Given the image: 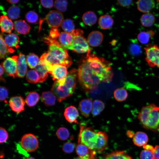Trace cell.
<instances>
[{
  "instance_id": "2e32d148",
  "label": "cell",
  "mask_w": 159,
  "mask_h": 159,
  "mask_svg": "<svg viewBox=\"0 0 159 159\" xmlns=\"http://www.w3.org/2000/svg\"><path fill=\"white\" fill-rule=\"evenodd\" d=\"M25 55L20 53L17 61L18 77L23 78L27 73V66Z\"/></svg>"
},
{
  "instance_id": "f546056e",
  "label": "cell",
  "mask_w": 159,
  "mask_h": 159,
  "mask_svg": "<svg viewBox=\"0 0 159 159\" xmlns=\"http://www.w3.org/2000/svg\"><path fill=\"white\" fill-rule=\"evenodd\" d=\"M35 70L39 77V82H43L47 79L48 76V70L45 65L39 62L35 68Z\"/></svg>"
},
{
  "instance_id": "ba28073f",
  "label": "cell",
  "mask_w": 159,
  "mask_h": 159,
  "mask_svg": "<svg viewBox=\"0 0 159 159\" xmlns=\"http://www.w3.org/2000/svg\"><path fill=\"white\" fill-rule=\"evenodd\" d=\"M20 144L26 152H32L37 149L39 146V142L35 135L29 133L23 136L21 139Z\"/></svg>"
},
{
  "instance_id": "f35d334b",
  "label": "cell",
  "mask_w": 159,
  "mask_h": 159,
  "mask_svg": "<svg viewBox=\"0 0 159 159\" xmlns=\"http://www.w3.org/2000/svg\"><path fill=\"white\" fill-rule=\"evenodd\" d=\"M20 9L18 6H13L10 7L7 10V14L11 19H17L20 16Z\"/></svg>"
},
{
  "instance_id": "30bf717a",
  "label": "cell",
  "mask_w": 159,
  "mask_h": 159,
  "mask_svg": "<svg viewBox=\"0 0 159 159\" xmlns=\"http://www.w3.org/2000/svg\"><path fill=\"white\" fill-rule=\"evenodd\" d=\"M76 151L79 157L81 158L86 159H96L95 157L96 152L82 143L79 135Z\"/></svg>"
},
{
  "instance_id": "d590c367",
  "label": "cell",
  "mask_w": 159,
  "mask_h": 159,
  "mask_svg": "<svg viewBox=\"0 0 159 159\" xmlns=\"http://www.w3.org/2000/svg\"><path fill=\"white\" fill-rule=\"evenodd\" d=\"M104 103L99 100H95L93 103L92 113L94 116L99 115L104 109Z\"/></svg>"
},
{
  "instance_id": "7c38bea8",
  "label": "cell",
  "mask_w": 159,
  "mask_h": 159,
  "mask_svg": "<svg viewBox=\"0 0 159 159\" xmlns=\"http://www.w3.org/2000/svg\"><path fill=\"white\" fill-rule=\"evenodd\" d=\"M66 67L60 65L51 66L49 69L48 73L52 76L54 80H59L64 79L68 73Z\"/></svg>"
},
{
  "instance_id": "680465c9",
  "label": "cell",
  "mask_w": 159,
  "mask_h": 159,
  "mask_svg": "<svg viewBox=\"0 0 159 159\" xmlns=\"http://www.w3.org/2000/svg\"><path fill=\"white\" fill-rule=\"evenodd\" d=\"M72 159H84V158H81L80 157H78L74 158Z\"/></svg>"
},
{
  "instance_id": "52a82bcc",
  "label": "cell",
  "mask_w": 159,
  "mask_h": 159,
  "mask_svg": "<svg viewBox=\"0 0 159 159\" xmlns=\"http://www.w3.org/2000/svg\"><path fill=\"white\" fill-rule=\"evenodd\" d=\"M145 60L151 67L157 66L159 68V47L157 45H149L144 48Z\"/></svg>"
},
{
  "instance_id": "7bdbcfd3",
  "label": "cell",
  "mask_w": 159,
  "mask_h": 159,
  "mask_svg": "<svg viewBox=\"0 0 159 159\" xmlns=\"http://www.w3.org/2000/svg\"><path fill=\"white\" fill-rule=\"evenodd\" d=\"M25 17L27 21L29 23H35L38 20V16L37 14L33 11H30L26 15Z\"/></svg>"
},
{
  "instance_id": "94428289",
  "label": "cell",
  "mask_w": 159,
  "mask_h": 159,
  "mask_svg": "<svg viewBox=\"0 0 159 159\" xmlns=\"http://www.w3.org/2000/svg\"><path fill=\"white\" fill-rule=\"evenodd\" d=\"M158 2V4H159V0H158L157 1Z\"/></svg>"
},
{
  "instance_id": "cb8c5ba5",
  "label": "cell",
  "mask_w": 159,
  "mask_h": 159,
  "mask_svg": "<svg viewBox=\"0 0 159 159\" xmlns=\"http://www.w3.org/2000/svg\"><path fill=\"white\" fill-rule=\"evenodd\" d=\"M14 28L18 33L25 34L29 32L30 27L25 21L19 20L14 22Z\"/></svg>"
},
{
  "instance_id": "4316f807",
  "label": "cell",
  "mask_w": 159,
  "mask_h": 159,
  "mask_svg": "<svg viewBox=\"0 0 159 159\" xmlns=\"http://www.w3.org/2000/svg\"><path fill=\"white\" fill-rule=\"evenodd\" d=\"M113 20L108 15H104L101 16L99 19L98 24L102 29H106L111 28L113 24Z\"/></svg>"
},
{
  "instance_id": "db71d44e",
  "label": "cell",
  "mask_w": 159,
  "mask_h": 159,
  "mask_svg": "<svg viewBox=\"0 0 159 159\" xmlns=\"http://www.w3.org/2000/svg\"><path fill=\"white\" fill-rule=\"evenodd\" d=\"M143 148L144 149L150 151L152 152L154 147L151 145L146 144L143 146Z\"/></svg>"
},
{
  "instance_id": "7a4b0ae2",
  "label": "cell",
  "mask_w": 159,
  "mask_h": 159,
  "mask_svg": "<svg viewBox=\"0 0 159 159\" xmlns=\"http://www.w3.org/2000/svg\"><path fill=\"white\" fill-rule=\"evenodd\" d=\"M77 76L78 71L72 69L68 72L64 79L54 82L51 90L59 102L73 94L75 90Z\"/></svg>"
},
{
  "instance_id": "ee69618b",
  "label": "cell",
  "mask_w": 159,
  "mask_h": 159,
  "mask_svg": "<svg viewBox=\"0 0 159 159\" xmlns=\"http://www.w3.org/2000/svg\"><path fill=\"white\" fill-rule=\"evenodd\" d=\"M76 147L75 144L71 142H67L63 145L62 150L66 153H70L73 151Z\"/></svg>"
},
{
  "instance_id": "5b68a950",
  "label": "cell",
  "mask_w": 159,
  "mask_h": 159,
  "mask_svg": "<svg viewBox=\"0 0 159 159\" xmlns=\"http://www.w3.org/2000/svg\"><path fill=\"white\" fill-rule=\"evenodd\" d=\"M74 39L72 50L78 53H90L91 48L87 41L83 37V31L80 29L75 30L72 33Z\"/></svg>"
},
{
  "instance_id": "5bb4252c",
  "label": "cell",
  "mask_w": 159,
  "mask_h": 159,
  "mask_svg": "<svg viewBox=\"0 0 159 159\" xmlns=\"http://www.w3.org/2000/svg\"><path fill=\"white\" fill-rule=\"evenodd\" d=\"M97 135V140L94 150L96 152L100 153L107 148L108 136L106 133L102 131L98 132Z\"/></svg>"
},
{
  "instance_id": "74e56055",
  "label": "cell",
  "mask_w": 159,
  "mask_h": 159,
  "mask_svg": "<svg viewBox=\"0 0 159 159\" xmlns=\"http://www.w3.org/2000/svg\"><path fill=\"white\" fill-rule=\"evenodd\" d=\"M61 26L65 32L72 33L75 30L74 24L73 21L69 19H67L64 20Z\"/></svg>"
},
{
  "instance_id": "ac0fdd59",
  "label": "cell",
  "mask_w": 159,
  "mask_h": 159,
  "mask_svg": "<svg viewBox=\"0 0 159 159\" xmlns=\"http://www.w3.org/2000/svg\"><path fill=\"white\" fill-rule=\"evenodd\" d=\"M136 4L138 9L144 13L150 12L155 6V2L153 0H140L137 1Z\"/></svg>"
},
{
  "instance_id": "6da1fadb",
  "label": "cell",
  "mask_w": 159,
  "mask_h": 159,
  "mask_svg": "<svg viewBox=\"0 0 159 159\" xmlns=\"http://www.w3.org/2000/svg\"><path fill=\"white\" fill-rule=\"evenodd\" d=\"M113 73L111 63L102 58L88 53L80 65L78 78L82 87L89 91L100 83L112 80Z\"/></svg>"
},
{
  "instance_id": "8992f818",
  "label": "cell",
  "mask_w": 159,
  "mask_h": 159,
  "mask_svg": "<svg viewBox=\"0 0 159 159\" xmlns=\"http://www.w3.org/2000/svg\"><path fill=\"white\" fill-rule=\"evenodd\" d=\"M85 126H80L79 135L82 143L90 148L94 150L97 139V132H96L92 127L84 128Z\"/></svg>"
},
{
  "instance_id": "b9f144b4",
  "label": "cell",
  "mask_w": 159,
  "mask_h": 159,
  "mask_svg": "<svg viewBox=\"0 0 159 159\" xmlns=\"http://www.w3.org/2000/svg\"><path fill=\"white\" fill-rule=\"evenodd\" d=\"M67 4L68 2L66 0H57L55 1L54 6L58 11L64 12L67 9Z\"/></svg>"
},
{
  "instance_id": "11a10c76",
  "label": "cell",
  "mask_w": 159,
  "mask_h": 159,
  "mask_svg": "<svg viewBox=\"0 0 159 159\" xmlns=\"http://www.w3.org/2000/svg\"><path fill=\"white\" fill-rule=\"evenodd\" d=\"M0 80L3 81H5V79L3 77V75L4 73V69L1 64L0 65Z\"/></svg>"
},
{
  "instance_id": "d4e9b609",
  "label": "cell",
  "mask_w": 159,
  "mask_h": 159,
  "mask_svg": "<svg viewBox=\"0 0 159 159\" xmlns=\"http://www.w3.org/2000/svg\"><path fill=\"white\" fill-rule=\"evenodd\" d=\"M102 159H133L124 151L117 150L107 154Z\"/></svg>"
},
{
  "instance_id": "9f6ffc18",
  "label": "cell",
  "mask_w": 159,
  "mask_h": 159,
  "mask_svg": "<svg viewBox=\"0 0 159 159\" xmlns=\"http://www.w3.org/2000/svg\"><path fill=\"white\" fill-rule=\"evenodd\" d=\"M7 1L9 3L11 4H16L19 2V0H7Z\"/></svg>"
},
{
  "instance_id": "277c9868",
  "label": "cell",
  "mask_w": 159,
  "mask_h": 159,
  "mask_svg": "<svg viewBox=\"0 0 159 159\" xmlns=\"http://www.w3.org/2000/svg\"><path fill=\"white\" fill-rule=\"evenodd\" d=\"M138 118L144 128L155 132L159 130V107L152 104L143 107Z\"/></svg>"
},
{
  "instance_id": "d6a6232c",
  "label": "cell",
  "mask_w": 159,
  "mask_h": 159,
  "mask_svg": "<svg viewBox=\"0 0 159 159\" xmlns=\"http://www.w3.org/2000/svg\"><path fill=\"white\" fill-rule=\"evenodd\" d=\"M129 50L130 54L135 57L139 56L142 52L141 46L135 40L133 41H132L130 43Z\"/></svg>"
},
{
  "instance_id": "816d5d0a",
  "label": "cell",
  "mask_w": 159,
  "mask_h": 159,
  "mask_svg": "<svg viewBox=\"0 0 159 159\" xmlns=\"http://www.w3.org/2000/svg\"><path fill=\"white\" fill-rule=\"evenodd\" d=\"M16 147L19 153L26 157L29 156V154H28V152L22 148L20 144H17Z\"/></svg>"
},
{
  "instance_id": "d6986e66",
  "label": "cell",
  "mask_w": 159,
  "mask_h": 159,
  "mask_svg": "<svg viewBox=\"0 0 159 159\" xmlns=\"http://www.w3.org/2000/svg\"><path fill=\"white\" fill-rule=\"evenodd\" d=\"M79 115L78 111L74 106H70L67 107L64 112L66 120L70 123H77V119Z\"/></svg>"
},
{
  "instance_id": "8d00e7d4",
  "label": "cell",
  "mask_w": 159,
  "mask_h": 159,
  "mask_svg": "<svg viewBox=\"0 0 159 159\" xmlns=\"http://www.w3.org/2000/svg\"><path fill=\"white\" fill-rule=\"evenodd\" d=\"M0 58L1 59H4L11 52L1 34L0 37Z\"/></svg>"
},
{
  "instance_id": "484cf974",
  "label": "cell",
  "mask_w": 159,
  "mask_h": 159,
  "mask_svg": "<svg viewBox=\"0 0 159 159\" xmlns=\"http://www.w3.org/2000/svg\"><path fill=\"white\" fill-rule=\"evenodd\" d=\"M56 96L51 91H48L43 92L41 96L42 101L47 106L54 105L55 103Z\"/></svg>"
},
{
  "instance_id": "83f0119b",
  "label": "cell",
  "mask_w": 159,
  "mask_h": 159,
  "mask_svg": "<svg viewBox=\"0 0 159 159\" xmlns=\"http://www.w3.org/2000/svg\"><path fill=\"white\" fill-rule=\"evenodd\" d=\"M155 21V16L151 13L149 12L143 14L140 18V21L142 26L146 27L152 26Z\"/></svg>"
},
{
  "instance_id": "f907efd6",
  "label": "cell",
  "mask_w": 159,
  "mask_h": 159,
  "mask_svg": "<svg viewBox=\"0 0 159 159\" xmlns=\"http://www.w3.org/2000/svg\"><path fill=\"white\" fill-rule=\"evenodd\" d=\"M118 4L121 6L127 7L130 6L133 3L132 0H118Z\"/></svg>"
},
{
  "instance_id": "681fc988",
  "label": "cell",
  "mask_w": 159,
  "mask_h": 159,
  "mask_svg": "<svg viewBox=\"0 0 159 159\" xmlns=\"http://www.w3.org/2000/svg\"><path fill=\"white\" fill-rule=\"evenodd\" d=\"M40 2L42 6L46 8H51L53 6V2L52 0H42Z\"/></svg>"
},
{
  "instance_id": "603a6c76",
  "label": "cell",
  "mask_w": 159,
  "mask_h": 159,
  "mask_svg": "<svg viewBox=\"0 0 159 159\" xmlns=\"http://www.w3.org/2000/svg\"><path fill=\"white\" fill-rule=\"evenodd\" d=\"M0 25L2 32L11 33L14 28L13 23L6 15H3L1 16Z\"/></svg>"
},
{
  "instance_id": "836d02e7",
  "label": "cell",
  "mask_w": 159,
  "mask_h": 159,
  "mask_svg": "<svg viewBox=\"0 0 159 159\" xmlns=\"http://www.w3.org/2000/svg\"><path fill=\"white\" fill-rule=\"evenodd\" d=\"M114 96L117 101L122 102L126 99L128 96V93L125 89L122 87L119 88L115 90Z\"/></svg>"
},
{
  "instance_id": "4fadbf2b",
  "label": "cell",
  "mask_w": 159,
  "mask_h": 159,
  "mask_svg": "<svg viewBox=\"0 0 159 159\" xmlns=\"http://www.w3.org/2000/svg\"><path fill=\"white\" fill-rule=\"evenodd\" d=\"M73 39L72 33L62 32L58 37L59 42L56 40L57 44L64 49L72 50Z\"/></svg>"
},
{
  "instance_id": "9c48e42d",
  "label": "cell",
  "mask_w": 159,
  "mask_h": 159,
  "mask_svg": "<svg viewBox=\"0 0 159 159\" xmlns=\"http://www.w3.org/2000/svg\"><path fill=\"white\" fill-rule=\"evenodd\" d=\"M17 56L8 57L1 64L8 75L14 78L18 76L17 67Z\"/></svg>"
},
{
  "instance_id": "f6af8a7d",
  "label": "cell",
  "mask_w": 159,
  "mask_h": 159,
  "mask_svg": "<svg viewBox=\"0 0 159 159\" xmlns=\"http://www.w3.org/2000/svg\"><path fill=\"white\" fill-rule=\"evenodd\" d=\"M140 159H154L152 151L144 149L140 153Z\"/></svg>"
},
{
  "instance_id": "3957f363",
  "label": "cell",
  "mask_w": 159,
  "mask_h": 159,
  "mask_svg": "<svg viewBox=\"0 0 159 159\" xmlns=\"http://www.w3.org/2000/svg\"><path fill=\"white\" fill-rule=\"evenodd\" d=\"M39 62L46 66L60 65L66 67L72 63L67 50L54 44H49L48 52L41 56Z\"/></svg>"
},
{
  "instance_id": "ffe728a7",
  "label": "cell",
  "mask_w": 159,
  "mask_h": 159,
  "mask_svg": "<svg viewBox=\"0 0 159 159\" xmlns=\"http://www.w3.org/2000/svg\"><path fill=\"white\" fill-rule=\"evenodd\" d=\"M93 107L92 102L90 99H84L79 103V108L81 114L85 117L89 116Z\"/></svg>"
},
{
  "instance_id": "bcb514c9",
  "label": "cell",
  "mask_w": 159,
  "mask_h": 159,
  "mask_svg": "<svg viewBox=\"0 0 159 159\" xmlns=\"http://www.w3.org/2000/svg\"><path fill=\"white\" fill-rule=\"evenodd\" d=\"M9 137L8 132L3 127L0 128V143H4L6 141Z\"/></svg>"
},
{
  "instance_id": "7dc6e473",
  "label": "cell",
  "mask_w": 159,
  "mask_h": 159,
  "mask_svg": "<svg viewBox=\"0 0 159 159\" xmlns=\"http://www.w3.org/2000/svg\"><path fill=\"white\" fill-rule=\"evenodd\" d=\"M60 34L59 30L57 28H52L50 32L49 36L48 37L51 39L56 40Z\"/></svg>"
},
{
  "instance_id": "e575fe53",
  "label": "cell",
  "mask_w": 159,
  "mask_h": 159,
  "mask_svg": "<svg viewBox=\"0 0 159 159\" xmlns=\"http://www.w3.org/2000/svg\"><path fill=\"white\" fill-rule=\"evenodd\" d=\"M38 57L34 53H31L27 55L26 61L27 64L30 68H35L39 63Z\"/></svg>"
},
{
  "instance_id": "7402d4cb",
  "label": "cell",
  "mask_w": 159,
  "mask_h": 159,
  "mask_svg": "<svg viewBox=\"0 0 159 159\" xmlns=\"http://www.w3.org/2000/svg\"><path fill=\"white\" fill-rule=\"evenodd\" d=\"M147 135L144 132L138 131L134 134L132 137V141L134 144L138 147L143 146L148 142Z\"/></svg>"
},
{
  "instance_id": "ab89813d",
  "label": "cell",
  "mask_w": 159,
  "mask_h": 159,
  "mask_svg": "<svg viewBox=\"0 0 159 159\" xmlns=\"http://www.w3.org/2000/svg\"><path fill=\"white\" fill-rule=\"evenodd\" d=\"M26 79L28 82L32 83L39 82V76L35 70L29 71L26 74Z\"/></svg>"
},
{
  "instance_id": "e0dca14e",
  "label": "cell",
  "mask_w": 159,
  "mask_h": 159,
  "mask_svg": "<svg viewBox=\"0 0 159 159\" xmlns=\"http://www.w3.org/2000/svg\"><path fill=\"white\" fill-rule=\"evenodd\" d=\"M103 35L100 32L93 31L89 34L87 38L88 43L92 47H96L99 45L103 40Z\"/></svg>"
},
{
  "instance_id": "c3c4849f",
  "label": "cell",
  "mask_w": 159,
  "mask_h": 159,
  "mask_svg": "<svg viewBox=\"0 0 159 159\" xmlns=\"http://www.w3.org/2000/svg\"><path fill=\"white\" fill-rule=\"evenodd\" d=\"M0 99L1 101H3L5 100L8 95V90L7 88L4 86H1L0 88Z\"/></svg>"
},
{
  "instance_id": "f1b7e54d",
  "label": "cell",
  "mask_w": 159,
  "mask_h": 159,
  "mask_svg": "<svg viewBox=\"0 0 159 159\" xmlns=\"http://www.w3.org/2000/svg\"><path fill=\"white\" fill-rule=\"evenodd\" d=\"M82 20L87 25L92 26L95 24L97 21V17L95 13L92 11H88L83 15Z\"/></svg>"
},
{
  "instance_id": "9a60e30c",
  "label": "cell",
  "mask_w": 159,
  "mask_h": 159,
  "mask_svg": "<svg viewBox=\"0 0 159 159\" xmlns=\"http://www.w3.org/2000/svg\"><path fill=\"white\" fill-rule=\"evenodd\" d=\"M9 103L11 109L14 112L19 113L24 110L25 102L21 96L11 97L9 101Z\"/></svg>"
},
{
  "instance_id": "44dd1931",
  "label": "cell",
  "mask_w": 159,
  "mask_h": 159,
  "mask_svg": "<svg viewBox=\"0 0 159 159\" xmlns=\"http://www.w3.org/2000/svg\"><path fill=\"white\" fill-rule=\"evenodd\" d=\"M5 42L8 47L11 53L13 52L14 50L11 48H17L20 41L18 36L16 34L12 33L7 35L5 37Z\"/></svg>"
},
{
  "instance_id": "1f68e13d",
  "label": "cell",
  "mask_w": 159,
  "mask_h": 159,
  "mask_svg": "<svg viewBox=\"0 0 159 159\" xmlns=\"http://www.w3.org/2000/svg\"><path fill=\"white\" fill-rule=\"evenodd\" d=\"M39 96L38 94L35 92H30L27 95L25 102L29 107L35 106L38 102Z\"/></svg>"
},
{
  "instance_id": "f5cc1de1",
  "label": "cell",
  "mask_w": 159,
  "mask_h": 159,
  "mask_svg": "<svg viewBox=\"0 0 159 159\" xmlns=\"http://www.w3.org/2000/svg\"><path fill=\"white\" fill-rule=\"evenodd\" d=\"M154 159H159V145H156L154 147L152 151Z\"/></svg>"
},
{
  "instance_id": "8fae6325",
  "label": "cell",
  "mask_w": 159,
  "mask_h": 159,
  "mask_svg": "<svg viewBox=\"0 0 159 159\" xmlns=\"http://www.w3.org/2000/svg\"><path fill=\"white\" fill-rule=\"evenodd\" d=\"M48 25L52 28H58L64 21L62 14L59 11L52 10L46 15L45 19Z\"/></svg>"
},
{
  "instance_id": "4dcf8cb0",
  "label": "cell",
  "mask_w": 159,
  "mask_h": 159,
  "mask_svg": "<svg viewBox=\"0 0 159 159\" xmlns=\"http://www.w3.org/2000/svg\"><path fill=\"white\" fill-rule=\"evenodd\" d=\"M155 33L152 30L147 32H142L139 33L137 36V39L139 42L142 44H147L150 39L155 35Z\"/></svg>"
},
{
  "instance_id": "60d3db41",
  "label": "cell",
  "mask_w": 159,
  "mask_h": 159,
  "mask_svg": "<svg viewBox=\"0 0 159 159\" xmlns=\"http://www.w3.org/2000/svg\"><path fill=\"white\" fill-rule=\"evenodd\" d=\"M56 134L59 139L62 140L67 139L69 136L68 130L64 127L59 128L57 131Z\"/></svg>"
},
{
  "instance_id": "6f0895ef",
  "label": "cell",
  "mask_w": 159,
  "mask_h": 159,
  "mask_svg": "<svg viewBox=\"0 0 159 159\" xmlns=\"http://www.w3.org/2000/svg\"><path fill=\"white\" fill-rule=\"evenodd\" d=\"M127 134L128 136L130 137L131 136L132 137H133L134 134H133L132 132H131L129 131H127Z\"/></svg>"
},
{
  "instance_id": "91938a15",
  "label": "cell",
  "mask_w": 159,
  "mask_h": 159,
  "mask_svg": "<svg viewBox=\"0 0 159 159\" xmlns=\"http://www.w3.org/2000/svg\"><path fill=\"white\" fill-rule=\"evenodd\" d=\"M24 159H35L34 158L32 157H27L26 158H24Z\"/></svg>"
}]
</instances>
